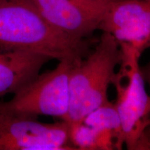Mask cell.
Masks as SVG:
<instances>
[{
  "mask_svg": "<svg viewBox=\"0 0 150 150\" xmlns=\"http://www.w3.org/2000/svg\"><path fill=\"white\" fill-rule=\"evenodd\" d=\"M119 45L121 61L111 85L117 94L115 104L122 125L125 146L134 150L142 132L150 125V95L140 71L141 56L129 45Z\"/></svg>",
  "mask_w": 150,
  "mask_h": 150,
  "instance_id": "3",
  "label": "cell"
},
{
  "mask_svg": "<svg viewBox=\"0 0 150 150\" xmlns=\"http://www.w3.org/2000/svg\"><path fill=\"white\" fill-rule=\"evenodd\" d=\"M52 60L50 56L26 50L0 52V97L16 93L40 74Z\"/></svg>",
  "mask_w": 150,
  "mask_h": 150,
  "instance_id": "8",
  "label": "cell"
},
{
  "mask_svg": "<svg viewBox=\"0 0 150 150\" xmlns=\"http://www.w3.org/2000/svg\"><path fill=\"white\" fill-rule=\"evenodd\" d=\"M73 65L67 61H59L55 68L39 74L14 93L10 100L0 102V112L37 118L51 116L67 121Z\"/></svg>",
  "mask_w": 150,
  "mask_h": 150,
  "instance_id": "4",
  "label": "cell"
},
{
  "mask_svg": "<svg viewBox=\"0 0 150 150\" xmlns=\"http://www.w3.org/2000/svg\"><path fill=\"white\" fill-rule=\"evenodd\" d=\"M67 122L69 124V139L74 149H116L115 141L108 135L86 125L83 121Z\"/></svg>",
  "mask_w": 150,
  "mask_h": 150,
  "instance_id": "10",
  "label": "cell"
},
{
  "mask_svg": "<svg viewBox=\"0 0 150 150\" xmlns=\"http://www.w3.org/2000/svg\"><path fill=\"white\" fill-rule=\"evenodd\" d=\"M83 122L112 137L116 149L125 146L122 125L115 103L108 102L86 116Z\"/></svg>",
  "mask_w": 150,
  "mask_h": 150,
  "instance_id": "9",
  "label": "cell"
},
{
  "mask_svg": "<svg viewBox=\"0 0 150 150\" xmlns=\"http://www.w3.org/2000/svg\"><path fill=\"white\" fill-rule=\"evenodd\" d=\"M0 112V150H72L69 124Z\"/></svg>",
  "mask_w": 150,
  "mask_h": 150,
  "instance_id": "5",
  "label": "cell"
},
{
  "mask_svg": "<svg viewBox=\"0 0 150 150\" xmlns=\"http://www.w3.org/2000/svg\"><path fill=\"white\" fill-rule=\"evenodd\" d=\"M88 43L50 25L33 0H0V49L45 54L76 64L86 56Z\"/></svg>",
  "mask_w": 150,
  "mask_h": 150,
  "instance_id": "1",
  "label": "cell"
},
{
  "mask_svg": "<svg viewBox=\"0 0 150 150\" xmlns=\"http://www.w3.org/2000/svg\"><path fill=\"white\" fill-rule=\"evenodd\" d=\"M116 0H33L47 22L60 32L82 40L99 26Z\"/></svg>",
  "mask_w": 150,
  "mask_h": 150,
  "instance_id": "6",
  "label": "cell"
},
{
  "mask_svg": "<svg viewBox=\"0 0 150 150\" xmlns=\"http://www.w3.org/2000/svg\"><path fill=\"white\" fill-rule=\"evenodd\" d=\"M134 150H150V126H148L142 132Z\"/></svg>",
  "mask_w": 150,
  "mask_h": 150,
  "instance_id": "11",
  "label": "cell"
},
{
  "mask_svg": "<svg viewBox=\"0 0 150 150\" xmlns=\"http://www.w3.org/2000/svg\"><path fill=\"white\" fill-rule=\"evenodd\" d=\"M120 61L119 43L109 33L102 32L93 51L71 70L66 122L83 121L90 112L109 102L108 88Z\"/></svg>",
  "mask_w": 150,
  "mask_h": 150,
  "instance_id": "2",
  "label": "cell"
},
{
  "mask_svg": "<svg viewBox=\"0 0 150 150\" xmlns=\"http://www.w3.org/2000/svg\"><path fill=\"white\" fill-rule=\"evenodd\" d=\"M140 71H141L142 76L144 79L145 83L147 84V86H149V91H150V60L148 63H146L145 65H142V67H140ZM150 95V93H149ZM150 126V125H149Z\"/></svg>",
  "mask_w": 150,
  "mask_h": 150,
  "instance_id": "12",
  "label": "cell"
},
{
  "mask_svg": "<svg viewBox=\"0 0 150 150\" xmlns=\"http://www.w3.org/2000/svg\"><path fill=\"white\" fill-rule=\"evenodd\" d=\"M98 30L109 33L119 44L129 45L141 56L150 48V0H116Z\"/></svg>",
  "mask_w": 150,
  "mask_h": 150,
  "instance_id": "7",
  "label": "cell"
}]
</instances>
